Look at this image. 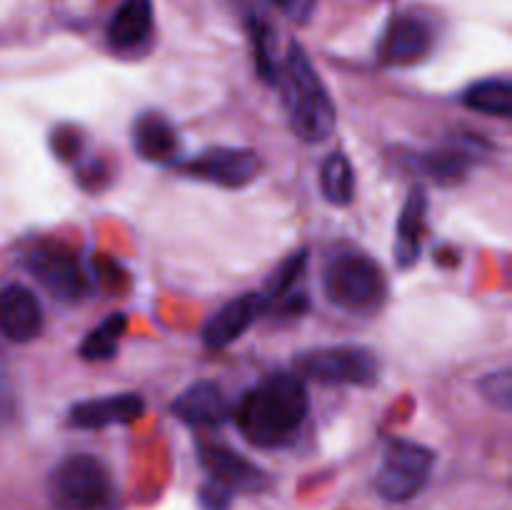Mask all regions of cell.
Wrapping results in <instances>:
<instances>
[{"instance_id":"cell-1","label":"cell","mask_w":512,"mask_h":510,"mask_svg":"<svg viewBox=\"0 0 512 510\" xmlns=\"http://www.w3.org/2000/svg\"><path fill=\"white\" fill-rule=\"evenodd\" d=\"M310 410L308 385L298 373L278 370L248 388L235 405L233 418L240 435L263 450L285 448L303 428Z\"/></svg>"},{"instance_id":"cell-2","label":"cell","mask_w":512,"mask_h":510,"mask_svg":"<svg viewBox=\"0 0 512 510\" xmlns=\"http://www.w3.org/2000/svg\"><path fill=\"white\" fill-rule=\"evenodd\" d=\"M283 95L290 128L303 143H325L335 130V105L318 70L298 43L288 45L275 83Z\"/></svg>"},{"instance_id":"cell-3","label":"cell","mask_w":512,"mask_h":510,"mask_svg":"<svg viewBox=\"0 0 512 510\" xmlns=\"http://www.w3.org/2000/svg\"><path fill=\"white\" fill-rule=\"evenodd\" d=\"M55 510H113L115 483L108 465L90 453H70L48 478Z\"/></svg>"},{"instance_id":"cell-4","label":"cell","mask_w":512,"mask_h":510,"mask_svg":"<svg viewBox=\"0 0 512 510\" xmlns=\"http://www.w3.org/2000/svg\"><path fill=\"white\" fill-rule=\"evenodd\" d=\"M325 298L345 313H375L383 305L388 283L373 258L363 253H338L323 268Z\"/></svg>"},{"instance_id":"cell-5","label":"cell","mask_w":512,"mask_h":510,"mask_svg":"<svg viewBox=\"0 0 512 510\" xmlns=\"http://www.w3.org/2000/svg\"><path fill=\"white\" fill-rule=\"evenodd\" d=\"M378 355L365 345H325L305 350L298 358V375L320 385H355L368 388L378 380Z\"/></svg>"},{"instance_id":"cell-6","label":"cell","mask_w":512,"mask_h":510,"mask_svg":"<svg viewBox=\"0 0 512 510\" xmlns=\"http://www.w3.org/2000/svg\"><path fill=\"white\" fill-rule=\"evenodd\" d=\"M23 268L65 305H78L88 298L90 278L83 260L63 243H38L23 255Z\"/></svg>"},{"instance_id":"cell-7","label":"cell","mask_w":512,"mask_h":510,"mask_svg":"<svg viewBox=\"0 0 512 510\" xmlns=\"http://www.w3.org/2000/svg\"><path fill=\"white\" fill-rule=\"evenodd\" d=\"M433 465L435 453L430 448L405 438H388L375 475V490L390 503H405L425 488Z\"/></svg>"},{"instance_id":"cell-8","label":"cell","mask_w":512,"mask_h":510,"mask_svg":"<svg viewBox=\"0 0 512 510\" xmlns=\"http://www.w3.org/2000/svg\"><path fill=\"white\" fill-rule=\"evenodd\" d=\"M260 168H263V163H260V155L255 150L235 148V145L205 148L185 163H180V173L185 178L228 190H238L253 183L260 175Z\"/></svg>"},{"instance_id":"cell-9","label":"cell","mask_w":512,"mask_h":510,"mask_svg":"<svg viewBox=\"0 0 512 510\" xmlns=\"http://www.w3.org/2000/svg\"><path fill=\"white\" fill-rule=\"evenodd\" d=\"M198 460L205 473H208L210 483L220 485L230 495L260 493V490L268 488V475L258 465L250 463L248 458H243L233 448H228V445L200 440Z\"/></svg>"},{"instance_id":"cell-10","label":"cell","mask_w":512,"mask_h":510,"mask_svg":"<svg viewBox=\"0 0 512 510\" xmlns=\"http://www.w3.org/2000/svg\"><path fill=\"white\" fill-rule=\"evenodd\" d=\"M43 330V308L28 285L0 288V335L10 343H30Z\"/></svg>"},{"instance_id":"cell-11","label":"cell","mask_w":512,"mask_h":510,"mask_svg":"<svg viewBox=\"0 0 512 510\" xmlns=\"http://www.w3.org/2000/svg\"><path fill=\"white\" fill-rule=\"evenodd\" d=\"M433 48V30L418 15H398L390 20L383 40H380V60L393 68L413 65L423 60Z\"/></svg>"},{"instance_id":"cell-12","label":"cell","mask_w":512,"mask_h":510,"mask_svg":"<svg viewBox=\"0 0 512 510\" xmlns=\"http://www.w3.org/2000/svg\"><path fill=\"white\" fill-rule=\"evenodd\" d=\"M145 413L138 393H115L70 405L68 423L78 430H103L108 425H130Z\"/></svg>"},{"instance_id":"cell-13","label":"cell","mask_w":512,"mask_h":510,"mask_svg":"<svg viewBox=\"0 0 512 510\" xmlns=\"http://www.w3.org/2000/svg\"><path fill=\"white\" fill-rule=\"evenodd\" d=\"M175 418L190 428H218L233 418V408L225 400L223 390L210 380L188 385L170 405Z\"/></svg>"},{"instance_id":"cell-14","label":"cell","mask_w":512,"mask_h":510,"mask_svg":"<svg viewBox=\"0 0 512 510\" xmlns=\"http://www.w3.org/2000/svg\"><path fill=\"white\" fill-rule=\"evenodd\" d=\"M480 155L483 153L478 150V140L468 138L460 140V143L443 145V148L408 155V163L410 168L428 175L435 183L453 185L470 173V168H473Z\"/></svg>"},{"instance_id":"cell-15","label":"cell","mask_w":512,"mask_h":510,"mask_svg":"<svg viewBox=\"0 0 512 510\" xmlns=\"http://www.w3.org/2000/svg\"><path fill=\"white\" fill-rule=\"evenodd\" d=\"M130 143L138 158L148 163H173L180 155V135L175 125L158 110H145L130 128Z\"/></svg>"},{"instance_id":"cell-16","label":"cell","mask_w":512,"mask_h":510,"mask_svg":"<svg viewBox=\"0 0 512 510\" xmlns=\"http://www.w3.org/2000/svg\"><path fill=\"white\" fill-rule=\"evenodd\" d=\"M260 313H263V305H260L258 293H245L230 300L208 318L203 328V343L213 350L228 348L248 333Z\"/></svg>"},{"instance_id":"cell-17","label":"cell","mask_w":512,"mask_h":510,"mask_svg":"<svg viewBox=\"0 0 512 510\" xmlns=\"http://www.w3.org/2000/svg\"><path fill=\"white\" fill-rule=\"evenodd\" d=\"M425 215H428V193L423 185H413L395 228V263L400 270H408L418 263L425 238Z\"/></svg>"},{"instance_id":"cell-18","label":"cell","mask_w":512,"mask_h":510,"mask_svg":"<svg viewBox=\"0 0 512 510\" xmlns=\"http://www.w3.org/2000/svg\"><path fill=\"white\" fill-rule=\"evenodd\" d=\"M153 33V0H123L108 20L105 38L118 53H130L148 43Z\"/></svg>"},{"instance_id":"cell-19","label":"cell","mask_w":512,"mask_h":510,"mask_svg":"<svg viewBox=\"0 0 512 510\" xmlns=\"http://www.w3.org/2000/svg\"><path fill=\"white\" fill-rule=\"evenodd\" d=\"M320 193L325 203L345 208L355 198V170L343 153H330L320 165Z\"/></svg>"},{"instance_id":"cell-20","label":"cell","mask_w":512,"mask_h":510,"mask_svg":"<svg viewBox=\"0 0 512 510\" xmlns=\"http://www.w3.org/2000/svg\"><path fill=\"white\" fill-rule=\"evenodd\" d=\"M465 108L475 113L510 118L512 115V83L508 78H485L470 85L463 93Z\"/></svg>"},{"instance_id":"cell-21","label":"cell","mask_w":512,"mask_h":510,"mask_svg":"<svg viewBox=\"0 0 512 510\" xmlns=\"http://www.w3.org/2000/svg\"><path fill=\"white\" fill-rule=\"evenodd\" d=\"M125 330H128V318H125V313H110L108 318L100 320L93 330H88V335H85L83 343H80L78 348L80 358L88 360V363H100V360L115 358Z\"/></svg>"},{"instance_id":"cell-22","label":"cell","mask_w":512,"mask_h":510,"mask_svg":"<svg viewBox=\"0 0 512 510\" xmlns=\"http://www.w3.org/2000/svg\"><path fill=\"white\" fill-rule=\"evenodd\" d=\"M305 265H308V250H298V253L288 255V258H285L283 263L270 273V278L265 280V288L258 293L260 305H263V313L273 303H280V300L290 298L295 283H298L300 275L305 273Z\"/></svg>"},{"instance_id":"cell-23","label":"cell","mask_w":512,"mask_h":510,"mask_svg":"<svg viewBox=\"0 0 512 510\" xmlns=\"http://www.w3.org/2000/svg\"><path fill=\"white\" fill-rule=\"evenodd\" d=\"M485 398L500 410H510L512 403V385H510V370H498V373H490L488 378L480 383Z\"/></svg>"},{"instance_id":"cell-24","label":"cell","mask_w":512,"mask_h":510,"mask_svg":"<svg viewBox=\"0 0 512 510\" xmlns=\"http://www.w3.org/2000/svg\"><path fill=\"white\" fill-rule=\"evenodd\" d=\"M233 498L235 495H230L228 490L220 488V485H215V483H210V480H205L203 488H200V493H198V500H200V505H203V510H230Z\"/></svg>"},{"instance_id":"cell-25","label":"cell","mask_w":512,"mask_h":510,"mask_svg":"<svg viewBox=\"0 0 512 510\" xmlns=\"http://www.w3.org/2000/svg\"><path fill=\"white\" fill-rule=\"evenodd\" d=\"M50 145L55 148L58 158L73 160V158H78V155H80V145H83V138H80V135L75 133L73 128L55 130L53 138H50Z\"/></svg>"},{"instance_id":"cell-26","label":"cell","mask_w":512,"mask_h":510,"mask_svg":"<svg viewBox=\"0 0 512 510\" xmlns=\"http://www.w3.org/2000/svg\"><path fill=\"white\" fill-rule=\"evenodd\" d=\"M15 418V390L10 383L8 368L0 363V428Z\"/></svg>"},{"instance_id":"cell-27","label":"cell","mask_w":512,"mask_h":510,"mask_svg":"<svg viewBox=\"0 0 512 510\" xmlns=\"http://www.w3.org/2000/svg\"><path fill=\"white\" fill-rule=\"evenodd\" d=\"M280 10H283L288 18L293 20H305L310 13H313L315 0H273Z\"/></svg>"}]
</instances>
